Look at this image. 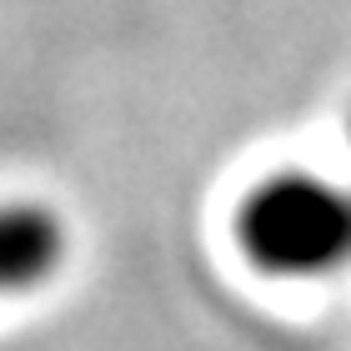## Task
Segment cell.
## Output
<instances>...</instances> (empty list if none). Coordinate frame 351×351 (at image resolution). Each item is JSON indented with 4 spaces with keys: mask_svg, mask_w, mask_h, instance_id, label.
<instances>
[{
    "mask_svg": "<svg viewBox=\"0 0 351 351\" xmlns=\"http://www.w3.org/2000/svg\"><path fill=\"white\" fill-rule=\"evenodd\" d=\"M236 241L271 276H331L351 266V196L311 171H281L241 201Z\"/></svg>",
    "mask_w": 351,
    "mask_h": 351,
    "instance_id": "obj_1",
    "label": "cell"
},
{
    "mask_svg": "<svg viewBox=\"0 0 351 351\" xmlns=\"http://www.w3.org/2000/svg\"><path fill=\"white\" fill-rule=\"evenodd\" d=\"M66 261V226L51 206L0 201V296L45 286Z\"/></svg>",
    "mask_w": 351,
    "mask_h": 351,
    "instance_id": "obj_2",
    "label": "cell"
},
{
    "mask_svg": "<svg viewBox=\"0 0 351 351\" xmlns=\"http://www.w3.org/2000/svg\"><path fill=\"white\" fill-rule=\"evenodd\" d=\"M346 196H351V186H346Z\"/></svg>",
    "mask_w": 351,
    "mask_h": 351,
    "instance_id": "obj_3",
    "label": "cell"
}]
</instances>
